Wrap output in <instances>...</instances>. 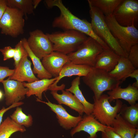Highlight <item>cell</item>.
<instances>
[{
    "instance_id": "obj_1",
    "label": "cell",
    "mask_w": 138,
    "mask_h": 138,
    "mask_svg": "<svg viewBox=\"0 0 138 138\" xmlns=\"http://www.w3.org/2000/svg\"><path fill=\"white\" fill-rule=\"evenodd\" d=\"M44 2L49 8L57 7L60 11V15L55 17L52 24L54 28L64 31L74 30L83 33L97 41L103 50L109 49L108 46L95 33L91 24L86 19H81L73 14L62 3L61 0H45Z\"/></svg>"
},
{
    "instance_id": "obj_2",
    "label": "cell",
    "mask_w": 138,
    "mask_h": 138,
    "mask_svg": "<svg viewBox=\"0 0 138 138\" xmlns=\"http://www.w3.org/2000/svg\"><path fill=\"white\" fill-rule=\"evenodd\" d=\"M90 23L96 35L120 56L127 58L128 54L122 48L112 35L105 21V16L98 9L89 4Z\"/></svg>"
},
{
    "instance_id": "obj_3",
    "label": "cell",
    "mask_w": 138,
    "mask_h": 138,
    "mask_svg": "<svg viewBox=\"0 0 138 138\" xmlns=\"http://www.w3.org/2000/svg\"><path fill=\"white\" fill-rule=\"evenodd\" d=\"M53 45V51L68 55L76 51L88 36L74 30L46 34Z\"/></svg>"
},
{
    "instance_id": "obj_4",
    "label": "cell",
    "mask_w": 138,
    "mask_h": 138,
    "mask_svg": "<svg viewBox=\"0 0 138 138\" xmlns=\"http://www.w3.org/2000/svg\"><path fill=\"white\" fill-rule=\"evenodd\" d=\"M106 22L113 37L124 51L128 54L131 47L138 44V30L133 24L123 26L116 21L113 14L105 16Z\"/></svg>"
},
{
    "instance_id": "obj_5",
    "label": "cell",
    "mask_w": 138,
    "mask_h": 138,
    "mask_svg": "<svg viewBox=\"0 0 138 138\" xmlns=\"http://www.w3.org/2000/svg\"><path fill=\"white\" fill-rule=\"evenodd\" d=\"M84 83L93 92L95 98L98 99L103 93L111 90L122 83L111 77L108 73L93 67L87 75L82 77Z\"/></svg>"
},
{
    "instance_id": "obj_6",
    "label": "cell",
    "mask_w": 138,
    "mask_h": 138,
    "mask_svg": "<svg viewBox=\"0 0 138 138\" xmlns=\"http://www.w3.org/2000/svg\"><path fill=\"white\" fill-rule=\"evenodd\" d=\"M93 98L94 107L91 114L102 124L112 127L114 119L120 112L122 102L119 99L116 100L115 105L112 106L106 94L102 95L97 99L93 97Z\"/></svg>"
},
{
    "instance_id": "obj_7",
    "label": "cell",
    "mask_w": 138,
    "mask_h": 138,
    "mask_svg": "<svg viewBox=\"0 0 138 138\" xmlns=\"http://www.w3.org/2000/svg\"><path fill=\"white\" fill-rule=\"evenodd\" d=\"M103 50L97 41L88 37L76 51L67 55L72 63L94 67L97 56Z\"/></svg>"
},
{
    "instance_id": "obj_8",
    "label": "cell",
    "mask_w": 138,
    "mask_h": 138,
    "mask_svg": "<svg viewBox=\"0 0 138 138\" xmlns=\"http://www.w3.org/2000/svg\"><path fill=\"white\" fill-rule=\"evenodd\" d=\"M24 14L16 8L7 7L0 20L2 34L16 38L24 32Z\"/></svg>"
},
{
    "instance_id": "obj_9",
    "label": "cell",
    "mask_w": 138,
    "mask_h": 138,
    "mask_svg": "<svg viewBox=\"0 0 138 138\" xmlns=\"http://www.w3.org/2000/svg\"><path fill=\"white\" fill-rule=\"evenodd\" d=\"M113 15L121 25L129 26L134 24L136 27L138 22V1L123 0L116 8Z\"/></svg>"
},
{
    "instance_id": "obj_10",
    "label": "cell",
    "mask_w": 138,
    "mask_h": 138,
    "mask_svg": "<svg viewBox=\"0 0 138 138\" xmlns=\"http://www.w3.org/2000/svg\"><path fill=\"white\" fill-rule=\"evenodd\" d=\"M27 39L28 46L34 54L40 60L53 51V45L46 34L37 29L29 32Z\"/></svg>"
},
{
    "instance_id": "obj_11",
    "label": "cell",
    "mask_w": 138,
    "mask_h": 138,
    "mask_svg": "<svg viewBox=\"0 0 138 138\" xmlns=\"http://www.w3.org/2000/svg\"><path fill=\"white\" fill-rule=\"evenodd\" d=\"M1 83L4 87L5 104L8 106L24 99L28 90L23 82L10 79L9 77Z\"/></svg>"
},
{
    "instance_id": "obj_12",
    "label": "cell",
    "mask_w": 138,
    "mask_h": 138,
    "mask_svg": "<svg viewBox=\"0 0 138 138\" xmlns=\"http://www.w3.org/2000/svg\"><path fill=\"white\" fill-rule=\"evenodd\" d=\"M48 101L40 100L36 98L38 102L45 103L56 114L58 122L60 125L66 130H69L75 127L82 119L83 117L79 115L73 116L69 114L62 105L51 102L46 97Z\"/></svg>"
},
{
    "instance_id": "obj_13",
    "label": "cell",
    "mask_w": 138,
    "mask_h": 138,
    "mask_svg": "<svg viewBox=\"0 0 138 138\" xmlns=\"http://www.w3.org/2000/svg\"><path fill=\"white\" fill-rule=\"evenodd\" d=\"M110 127L101 123L92 114H85L77 125L71 130L70 133L73 136L76 133L83 131L89 135L88 138H97L98 132H104Z\"/></svg>"
},
{
    "instance_id": "obj_14",
    "label": "cell",
    "mask_w": 138,
    "mask_h": 138,
    "mask_svg": "<svg viewBox=\"0 0 138 138\" xmlns=\"http://www.w3.org/2000/svg\"><path fill=\"white\" fill-rule=\"evenodd\" d=\"M93 67L85 65L74 64L70 62L65 64L63 67L56 80L49 88L48 90L51 91L61 90L64 89L65 85L62 84L58 86L57 84L63 78L76 75L78 76H86L93 68Z\"/></svg>"
},
{
    "instance_id": "obj_15",
    "label": "cell",
    "mask_w": 138,
    "mask_h": 138,
    "mask_svg": "<svg viewBox=\"0 0 138 138\" xmlns=\"http://www.w3.org/2000/svg\"><path fill=\"white\" fill-rule=\"evenodd\" d=\"M70 62L67 55L54 51L43 58L41 61L45 69L54 77H58L63 66Z\"/></svg>"
},
{
    "instance_id": "obj_16",
    "label": "cell",
    "mask_w": 138,
    "mask_h": 138,
    "mask_svg": "<svg viewBox=\"0 0 138 138\" xmlns=\"http://www.w3.org/2000/svg\"><path fill=\"white\" fill-rule=\"evenodd\" d=\"M28 55L25 56L15 67L12 75L9 77L11 79L22 82L31 83L39 79L33 73L31 68V63L28 59Z\"/></svg>"
},
{
    "instance_id": "obj_17",
    "label": "cell",
    "mask_w": 138,
    "mask_h": 138,
    "mask_svg": "<svg viewBox=\"0 0 138 138\" xmlns=\"http://www.w3.org/2000/svg\"><path fill=\"white\" fill-rule=\"evenodd\" d=\"M107 94L110 103L115 100L122 99L132 105L135 104L138 100V88L130 84L125 88H122L118 85Z\"/></svg>"
},
{
    "instance_id": "obj_18",
    "label": "cell",
    "mask_w": 138,
    "mask_h": 138,
    "mask_svg": "<svg viewBox=\"0 0 138 138\" xmlns=\"http://www.w3.org/2000/svg\"><path fill=\"white\" fill-rule=\"evenodd\" d=\"M120 57L110 49L103 50L97 56L94 67L109 73L114 68Z\"/></svg>"
},
{
    "instance_id": "obj_19",
    "label": "cell",
    "mask_w": 138,
    "mask_h": 138,
    "mask_svg": "<svg viewBox=\"0 0 138 138\" xmlns=\"http://www.w3.org/2000/svg\"><path fill=\"white\" fill-rule=\"evenodd\" d=\"M61 94H58L57 91H51V94L59 104L65 105L71 109L77 112L79 115L82 116L84 113V107L71 92L63 89Z\"/></svg>"
},
{
    "instance_id": "obj_20",
    "label": "cell",
    "mask_w": 138,
    "mask_h": 138,
    "mask_svg": "<svg viewBox=\"0 0 138 138\" xmlns=\"http://www.w3.org/2000/svg\"><path fill=\"white\" fill-rule=\"evenodd\" d=\"M57 77L39 79L30 83L24 82V86L28 89L26 96L29 97L34 95L38 99L42 100V93L48 90L50 85L56 80Z\"/></svg>"
},
{
    "instance_id": "obj_21",
    "label": "cell",
    "mask_w": 138,
    "mask_h": 138,
    "mask_svg": "<svg viewBox=\"0 0 138 138\" xmlns=\"http://www.w3.org/2000/svg\"><path fill=\"white\" fill-rule=\"evenodd\" d=\"M113 131L122 138H133L138 129L124 119L119 113L116 116L112 127Z\"/></svg>"
},
{
    "instance_id": "obj_22",
    "label": "cell",
    "mask_w": 138,
    "mask_h": 138,
    "mask_svg": "<svg viewBox=\"0 0 138 138\" xmlns=\"http://www.w3.org/2000/svg\"><path fill=\"white\" fill-rule=\"evenodd\" d=\"M135 69L127 58L120 56L114 68L108 73L111 77L122 83Z\"/></svg>"
},
{
    "instance_id": "obj_23",
    "label": "cell",
    "mask_w": 138,
    "mask_h": 138,
    "mask_svg": "<svg viewBox=\"0 0 138 138\" xmlns=\"http://www.w3.org/2000/svg\"><path fill=\"white\" fill-rule=\"evenodd\" d=\"M21 40L23 46L28 53V56L32 61L33 65L32 70L34 74H37V78L39 79L51 78L52 76L44 68L40 60L37 57L30 49L27 42V39L24 38Z\"/></svg>"
},
{
    "instance_id": "obj_24",
    "label": "cell",
    "mask_w": 138,
    "mask_h": 138,
    "mask_svg": "<svg viewBox=\"0 0 138 138\" xmlns=\"http://www.w3.org/2000/svg\"><path fill=\"white\" fill-rule=\"evenodd\" d=\"M80 84V77L78 76L72 81L71 87L65 90L74 94V95L83 105L85 114H91L93 111L94 104L88 102L85 98L79 88Z\"/></svg>"
},
{
    "instance_id": "obj_25",
    "label": "cell",
    "mask_w": 138,
    "mask_h": 138,
    "mask_svg": "<svg viewBox=\"0 0 138 138\" xmlns=\"http://www.w3.org/2000/svg\"><path fill=\"white\" fill-rule=\"evenodd\" d=\"M123 0H88L89 4L99 10L105 16L113 14Z\"/></svg>"
},
{
    "instance_id": "obj_26",
    "label": "cell",
    "mask_w": 138,
    "mask_h": 138,
    "mask_svg": "<svg viewBox=\"0 0 138 138\" xmlns=\"http://www.w3.org/2000/svg\"><path fill=\"white\" fill-rule=\"evenodd\" d=\"M26 131L25 127L18 125L8 117L0 125V138H9L15 133H23Z\"/></svg>"
},
{
    "instance_id": "obj_27",
    "label": "cell",
    "mask_w": 138,
    "mask_h": 138,
    "mask_svg": "<svg viewBox=\"0 0 138 138\" xmlns=\"http://www.w3.org/2000/svg\"><path fill=\"white\" fill-rule=\"evenodd\" d=\"M119 113L125 121L138 129V103L129 106L123 104Z\"/></svg>"
},
{
    "instance_id": "obj_28",
    "label": "cell",
    "mask_w": 138,
    "mask_h": 138,
    "mask_svg": "<svg viewBox=\"0 0 138 138\" xmlns=\"http://www.w3.org/2000/svg\"><path fill=\"white\" fill-rule=\"evenodd\" d=\"M7 6L17 9L23 12L25 18L27 15L33 13L32 0H6Z\"/></svg>"
},
{
    "instance_id": "obj_29",
    "label": "cell",
    "mask_w": 138,
    "mask_h": 138,
    "mask_svg": "<svg viewBox=\"0 0 138 138\" xmlns=\"http://www.w3.org/2000/svg\"><path fill=\"white\" fill-rule=\"evenodd\" d=\"M10 117L14 122L20 126L29 127L32 124L33 120L32 116L24 113L20 107H17Z\"/></svg>"
},
{
    "instance_id": "obj_30",
    "label": "cell",
    "mask_w": 138,
    "mask_h": 138,
    "mask_svg": "<svg viewBox=\"0 0 138 138\" xmlns=\"http://www.w3.org/2000/svg\"><path fill=\"white\" fill-rule=\"evenodd\" d=\"M15 51L13 57L15 67H16L21 59L25 56L28 55L25 48L21 40H20L15 46Z\"/></svg>"
},
{
    "instance_id": "obj_31",
    "label": "cell",
    "mask_w": 138,
    "mask_h": 138,
    "mask_svg": "<svg viewBox=\"0 0 138 138\" xmlns=\"http://www.w3.org/2000/svg\"><path fill=\"white\" fill-rule=\"evenodd\" d=\"M135 69L138 68V44L131 48L127 58Z\"/></svg>"
},
{
    "instance_id": "obj_32",
    "label": "cell",
    "mask_w": 138,
    "mask_h": 138,
    "mask_svg": "<svg viewBox=\"0 0 138 138\" xmlns=\"http://www.w3.org/2000/svg\"><path fill=\"white\" fill-rule=\"evenodd\" d=\"M0 51L3 56V60L6 61L13 57L15 49L10 46H6L0 49Z\"/></svg>"
},
{
    "instance_id": "obj_33",
    "label": "cell",
    "mask_w": 138,
    "mask_h": 138,
    "mask_svg": "<svg viewBox=\"0 0 138 138\" xmlns=\"http://www.w3.org/2000/svg\"><path fill=\"white\" fill-rule=\"evenodd\" d=\"M14 72V69H10L7 66H0V83L6 78L11 76Z\"/></svg>"
},
{
    "instance_id": "obj_34",
    "label": "cell",
    "mask_w": 138,
    "mask_h": 138,
    "mask_svg": "<svg viewBox=\"0 0 138 138\" xmlns=\"http://www.w3.org/2000/svg\"><path fill=\"white\" fill-rule=\"evenodd\" d=\"M24 104V103L23 102L20 101L14 103L7 108H5L4 106L2 108L0 109V125L2 122L3 118L5 113L11 109L19 107Z\"/></svg>"
},
{
    "instance_id": "obj_35",
    "label": "cell",
    "mask_w": 138,
    "mask_h": 138,
    "mask_svg": "<svg viewBox=\"0 0 138 138\" xmlns=\"http://www.w3.org/2000/svg\"><path fill=\"white\" fill-rule=\"evenodd\" d=\"M101 138H122L115 132L112 128L110 127L104 132H101Z\"/></svg>"
},
{
    "instance_id": "obj_36",
    "label": "cell",
    "mask_w": 138,
    "mask_h": 138,
    "mask_svg": "<svg viewBox=\"0 0 138 138\" xmlns=\"http://www.w3.org/2000/svg\"><path fill=\"white\" fill-rule=\"evenodd\" d=\"M130 77L136 79V81L133 83L132 85L138 88V69H136L134 70L128 76L127 78Z\"/></svg>"
},
{
    "instance_id": "obj_37",
    "label": "cell",
    "mask_w": 138,
    "mask_h": 138,
    "mask_svg": "<svg viewBox=\"0 0 138 138\" xmlns=\"http://www.w3.org/2000/svg\"><path fill=\"white\" fill-rule=\"evenodd\" d=\"M7 7L6 0H0V20Z\"/></svg>"
},
{
    "instance_id": "obj_38",
    "label": "cell",
    "mask_w": 138,
    "mask_h": 138,
    "mask_svg": "<svg viewBox=\"0 0 138 138\" xmlns=\"http://www.w3.org/2000/svg\"><path fill=\"white\" fill-rule=\"evenodd\" d=\"M41 1V0H32L33 5L34 9H35Z\"/></svg>"
},
{
    "instance_id": "obj_39",
    "label": "cell",
    "mask_w": 138,
    "mask_h": 138,
    "mask_svg": "<svg viewBox=\"0 0 138 138\" xmlns=\"http://www.w3.org/2000/svg\"><path fill=\"white\" fill-rule=\"evenodd\" d=\"M4 96V94L2 91L0 89V101L2 100Z\"/></svg>"
},
{
    "instance_id": "obj_40",
    "label": "cell",
    "mask_w": 138,
    "mask_h": 138,
    "mask_svg": "<svg viewBox=\"0 0 138 138\" xmlns=\"http://www.w3.org/2000/svg\"><path fill=\"white\" fill-rule=\"evenodd\" d=\"M133 138H138V131L136 133Z\"/></svg>"
}]
</instances>
